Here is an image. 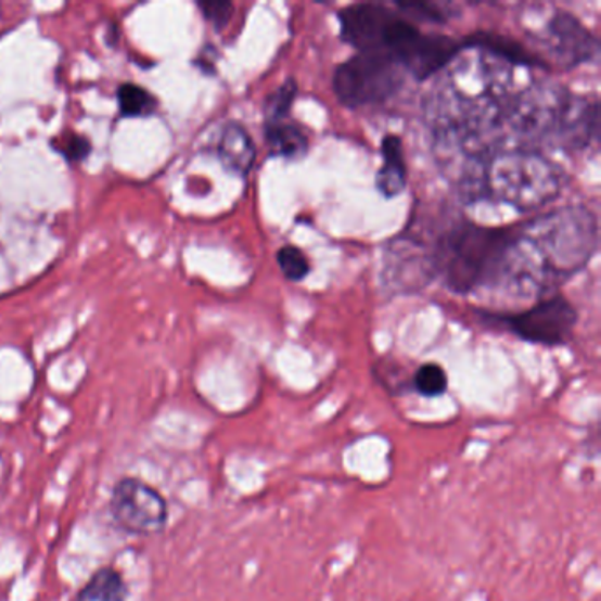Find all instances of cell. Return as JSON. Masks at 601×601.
Wrapping results in <instances>:
<instances>
[{
    "label": "cell",
    "instance_id": "obj_16",
    "mask_svg": "<svg viewBox=\"0 0 601 601\" xmlns=\"http://www.w3.org/2000/svg\"><path fill=\"white\" fill-rule=\"evenodd\" d=\"M462 48H482L484 52H489L490 55H498L503 61L512 62L517 66H541V62L532 53L526 52V48H522L512 39L496 36V34L478 33L473 34L471 38L461 42Z\"/></svg>",
    "mask_w": 601,
    "mask_h": 601
},
{
    "label": "cell",
    "instance_id": "obj_23",
    "mask_svg": "<svg viewBox=\"0 0 601 601\" xmlns=\"http://www.w3.org/2000/svg\"><path fill=\"white\" fill-rule=\"evenodd\" d=\"M400 10L406 11L408 14L419 16V18L431 20V22H443L445 20V13L439 11L436 4H429V2H399Z\"/></svg>",
    "mask_w": 601,
    "mask_h": 601
},
{
    "label": "cell",
    "instance_id": "obj_10",
    "mask_svg": "<svg viewBox=\"0 0 601 601\" xmlns=\"http://www.w3.org/2000/svg\"><path fill=\"white\" fill-rule=\"evenodd\" d=\"M437 247L429 244L419 235H406L395 239L386 254V281L400 290H417L427 284L437 273Z\"/></svg>",
    "mask_w": 601,
    "mask_h": 601
},
{
    "label": "cell",
    "instance_id": "obj_15",
    "mask_svg": "<svg viewBox=\"0 0 601 601\" xmlns=\"http://www.w3.org/2000/svg\"><path fill=\"white\" fill-rule=\"evenodd\" d=\"M127 597L129 588L123 574L112 566H104L87 580L76 594V601H127Z\"/></svg>",
    "mask_w": 601,
    "mask_h": 601
},
{
    "label": "cell",
    "instance_id": "obj_11",
    "mask_svg": "<svg viewBox=\"0 0 601 601\" xmlns=\"http://www.w3.org/2000/svg\"><path fill=\"white\" fill-rule=\"evenodd\" d=\"M547 42L555 59L566 67L578 66L597 55L598 42L574 14L555 13L547 28Z\"/></svg>",
    "mask_w": 601,
    "mask_h": 601
},
{
    "label": "cell",
    "instance_id": "obj_13",
    "mask_svg": "<svg viewBox=\"0 0 601 601\" xmlns=\"http://www.w3.org/2000/svg\"><path fill=\"white\" fill-rule=\"evenodd\" d=\"M217 152L222 165L242 177L250 174L256 161L254 141L251 140L250 132L245 131L240 124H228L222 129Z\"/></svg>",
    "mask_w": 601,
    "mask_h": 601
},
{
    "label": "cell",
    "instance_id": "obj_17",
    "mask_svg": "<svg viewBox=\"0 0 601 601\" xmlns=\"http://www.w3.org/2000/svg\"><path fill=\"white\" fill-rule=\"evenodd\" d=\"M267 141L273 154L282 157H302L307 152L306 132L293 124H267Z\"/></svg>",
    "mask_w": 601,
    "mask_h": 601
},
{
    "label": "cell",
    "instance_id": "obj_14",
    "mask_svg": "<svg viewBox=\"0 0 601 601\" xmlns=\"http://www.w3.org/2000/svg\"><path fill=\"white\" fill-rule=\"evenodd\" d=\"M376 186L378 191L386 197H395L405 191V154H402V143L394 135L383 140V166L378 171Z\"/></svg>",
    "mask_w": 601,
    "mask_h": 601
},
{
    "label": "cell",
    "instance_id": "obj_4",
    "mask_svg": "<svg viewBox=\"0 0 601 601\" xmlns=\"http://www.w3.org/2000/svg\"><path fill=\"white\" fill-rule=\"evenodd\" d=\"M405 81V69L385 50L360 52L335 69L334 92L349 108L383 103Z\"/></svg>",
    "mask_w": 601,
    "mask_h": 601
},
{
    "label": "cell",
    "instance_id": "obj_22",
    "mask_svg": "<svg viewBox=\"0 0 601 601\" xmlns=\"http://www.w3.org/2000/svg\"><path fill=\"white\" fill-rule=\"evenodd\" d=\"M197 5H200V10L205 14V18L210 24L216 25L219 30L230 22L231 14H233V4H230V2H202V4Z\"/></svg>",
    "mask_w": 601,
    "mask_h": 601
},
{
    "label": "cell",
    "instance_id": "obj_3",
    "mask_svg": "<svg viewBox=\"0 0 601 601\" xmlns=\"http://www.w3.org/2000/svg\"><path fill=\"white\" fill-rule=\"evenodd\" d=\"M563 186L560 166L527 149L494 152L482 169L484 196L521 212L546 207L560 196Z\"/></svg>",
    "mask_w": 601,
    "mask_h": 601
},
{
    "label": "cell",
    "instance_id": "obj_5",
    "mask_svg": "<svg viewBox=\"0 0 601 601\" xmlns=\"http://www.w3.org/2000/svg\"><path fill=\"white\" fill-rule=\"evenodd\" d=\"M110 515L129 535H159L168 524V503L159 490L143 479L126 476L113 485Z\"/></svg>",
    "mask_w": 601,
    "mask_h": 601
},
{
    "label": "cell",
    "instance_id": "obj_21",
    "mask_svg": "<svg viewBox=\"0 0 601 601\" xmlns=\"http://www.w3.org/2000/svg\"><path fill=\"white\" fill-rule=\"evenodd\" d=\"M295 95L296 85L293 80L286 81L282 87H279L276 94L270 95L267 103L268 124L282 123V118H286Z\"/></svg>",
    "mask_w": 601,
    "mask_h": 601
},
{
    "label": "cell",
    "instance_id": "obj_9",
    "mask_svg": "<svg viewBox=\"0 0 601 601\" xmlns=\"http://www.w3.org/2000/svg\"><path fill=\"white\" fill-rule=\"evenodd\" d=\"M402 20L381 4H353L338 11L341 36L360 52H386Z\"/></svg>",
    "mask_w": 601,
    "mask_h": 601
},
{
    "label": "cell",
    "instance_id": "obj_24",
    "mask_svg": "<svg viewBox=\"0 0 601 601\" xmlns=\"http://www.w3.org/2000/svg\"><path fill=\"white\" fill-rule=\"evenodd\" d=\"M90 145L89 141L84 138L73 137L67 141L66 146L62 149V152L69 157V159H81L85 155L89 154Z\"/></svg>",
    "mask_w": 601,
    "mask_h": 601
},
{
    "label": "cell",
    "instance_id": "obj_1",
    "mask_svg": "<svg viewBox=\"0 0 601 601\" xmlns=\"http://www.w3.org/2000/svg\"><path fill=\"white\" fill-rule=\"evenodd\" d=\"M597 247V217L588 208L550 212L515 228L496 282H508L521 295L549 292L580 272Z\"/></svg>",
    "mask_w": 601,
    "mask_h": 601
},
{
    "label": "cell",
    "instance_id": "obj_12",
    "mask_svg": "<svg viewBox=\"0 0 601 601\" xmlns=\"http://www.w3.org/2000/svg\"><path fill=\"white\" fill-rule=\"evenodd\" d=\"M598 138V103L570 98L552 140L568 149H583Z\"/></svg>",
    "mask_w": 601,
    "mask_h": 601
},
{
    "label": "cell",
    "instance_id": "obj_18",
    "mask_svg": "<svg viewBox=\"0 0 601 601\" xmlns=\"http://www.w3.org/2000/svg\"><path fill=\"white\" fill-rule=\"evenodd\" d=\"M118 104L126 117H145L155 110L154 95L132 84L123 85L118 89Z\"/></svg>",
    "mask_w": 601,
    "mask_h": 601
},
{
    "label": "cell",
    "instance_id": "obj_6",
    "mask_svg": "<svg viewBox=\"0 0 601 601\" xmlns=\"http://www.w3.org/2000/svg\"><path fill=\"white\" fill-rule=\"evenodd\" d=\"M570 95L555 85H533L510 95L504 113V129L527 140L554 137Z\"/></svg>",
    "mask_w": 601,
    "mask_h": 601
},
{
    "label": "cell",
    "instance_id": "obj_7",
    "mask_svg": "<svg viewBox=\"0 0 601 601\" xmlns=\"http://www.w3.org/2000/svg\"><path fill=\"white\" fill-rule=\"evenodd\" d=\"M508 329L527 343L561 346L568 343L577 323V310L563 296L541 300L521 315L504 318Z\"/></svg>",
    "mask_w": 601,
    "mask_h": 601
},
{
    "label": "cell",
    "instance_id": "obj_2",
    "mask_svg": "<svg viewBox=\"0 0 601 601\" xmlns=\"http://www.w3.org/2000/svg\"><path fill=\"white\" fill-rule=\"evenodd\" d=\"M515 228L459 225L439 240L437 273L448 290L468 295L498 279Z\"/></svg>",
    "mask_w": 601,
    "mask_h": 601
},
{
    "label": "cell",
    "instance_id": "obj_19",
    "mask_svg": "<svg viewBox=\"0 0 601 601\" xmlns=\"http://www.w3.org/2000/svg\"><path fill=\"white\" fill-rule=\"evenodd\" d=\"M414 391L423 397H437L448 388L447 372L437 363H423L413 378Z\"/></svg>",
    "mask_w": 601,
    "mask_h": 601
},
{
    "label": "cell",
    "instance_id": "obj_8",
    "mask_svg": "<svg viewBox=\"0 0 601 601\" xmlns=\"http://www.w3.org/2000/svg\"><path fill=\"white\" fill-rule=\"evenodd\" d=\"M461 48V42L456 39L442 34H422L411 25L388 53L417 80H427L434 73L447 67Z\"/></svg>",
    "mask_w": 601,
    "mask_h": 601
},
{
    "label": "cell",
    "instance_id": "obj_20",
    "mask_svg": "<svg viewBox=\"0 0 601 601\" xmlns=\"http://www.w3.org/2000/svg\"><path fill=\"white\" fill-rule=\"evenodd\" d=\"M278 264L290 281L298 282L309 273V259L295 245H284L278 251Z\"/></svg>",
    "mask_w": 601,
    "mask_h": 601
}]
</instances>
